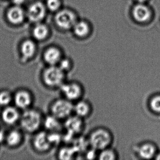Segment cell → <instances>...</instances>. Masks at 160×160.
Wrapping results in <instances>:
<instances>
[{"instance_id": "f546056e", "label": "cell", "mask_w": 160, "mask_h": 160, "mask_svg": "<svg viewBox=\"0 0 160 160\" xmlns=\"http://www.w3.org/2000/svg\"><path fill=\"white\" fill-rule=\"evenodd\" d=\"M139 3H144V2L147 1V0H137Z\"/></svg>"}, {"instance_id": "5b68a950", "label": "cell", "mask_w": 160, "mask_h": 160, "mask_svg": "<svg viewBox=\"0 0 160 160\" xmlns=\"http://www.w3.org/2000/svg\"><path fill=\"white\" fill-rule=\"evenodd\" d=\"M60 88L64 98L72 102L81 100L84 95V88L81 83L77 81L65 82Z\"/></svg>"}, {"instance_id": "f1b7e54d", "label": "cell", "mask_w": 160, "mask_h": 160, "mask_svg": "<svg viewBox=\"0 0 160 160\" xmlns=\"http://www.w3.org/2000/svg\"><path fill=\"white\" fill-rule=\"evenodd\" d=\"M154 159H155V160H160V151L157 152Z\"/></svg>"}, {"instance_id": "ac0fdd59", "label": "cell", "mask_w": 160, "mask_h": 160, "mask_svg": "<svg viewBox=\"0 0 160 160\" xmlns=\"http://www.w3.org/2000/svg\"><path fill=\"white\" fill-rule=\"evenodd\" d=\"M49 30L46 25L40 23H37L33 28V36L37 41H42L48 36Z\"/></svg>"}, {"instance_id": "83f0119b", "label": "cell", "mask_w": 160, "mask_h": 160, "mask_svg": "<svg viewBox=\"0 0 160 160\" xmlns=\"http://www.w3.org/2000/svg\"><path fill=\"white\" fill-rule=\"evenodd\" d=\"M14 5L21 6L25 2V0H12Z\"/></svg>"}, {"instance_id": "9a60e30c", "label": "cell", "mask_w": 160, "mask_h": 160, "mask_svg": "<svg viewBox=\"0 0 160 160\" xmlns=\"http://www.w3.org/2000/svg\"><path fill=\"white\" fill-rule=\"evenodd\" d=\"M34 148L41 152L48 150L51 146L48 138V134L45 132H38L34 137L33 141Z\"/></svg>"}, {"instance_id": "277c9868", "label": "cell", "mask_w": 160, "mask_h": 160, "mask_svg": "<svg viewBox=\"0 0 160 160\" xmlns=\"http://www.w3.org/2000/svg\"><path fill=\"white\" fill-rule=\"evenodd\" d=\"M73 108L72 102L65 98L58 99L51 105V113L58 119H66L73 113Z\"/></svg>"}, {"instance_id": "cb8c5ba5", "label": "cell", "mask_w": 160, "mask_h": 160, "mask_svg": "<svg viewBox=\"0 0 160 160\" xmlns=\"http://www.w3.org/2000/svg\"><path fill=\"white\" fill-rule=\"evenodd\" d=\"M13 100V97L10 92L7 90L0 92V105L4 107L10 106Z\"/></svg>"}, {"instance_id": "8fae6325", "label": "cell", "mask_w": 160, "mask_h": 160, "mask_svg": "<svg viewBox=\"0 0 160 160\" xmlns=\"http://www.w3.org/2000/svg\"><path fill=\"white\" fill-rule=\"evenodd\" d=\"M132 16L135 20L140 23H144L151 17V12L148 7L144 3H139L132 9Z\"/></svg>"}, {"instance_id": "6da1fadb", "label": "cell", "mask_w": 160, "mask_h": 160, "mask_svg": "<svg viewBox=\"0 0 160 160\" xmlns=\"http://www.w3.org/2000/svg\"><path fill=\"white\" fill-rule=\"evenodd\" d=\"M92 148L98 151L111 147L113 141L111 132L104 127H98L92 131L88 139Z\"/></svg>"}, {"instance_id": "603a6c76", "label": "cell", "mask_w": 160, "mask_h": 160, "mask_svg": "<svg viewBox=\"0 0 160 160\" xmlns=\"http://www.w3.org/2000/svg\"><path fill=\"white\" fill-rule=\"evenodd\" d=\"M148 106L150 109L153 113L160 114V94L152 96L149 100Z\"/></svg>"}, {"instance_id": "8992f818", "label": "cell", "mask_w": 160, "mask_h": 160, "mask_svg": "<svg viewBox=\"0 0 160 160\" xmlns=\"http://www.w3.org/2000/svg\"><path fill=\"white\" fill-rule=\"evenodd\" d=\"M55 22L60 28L70 29L73 28L77 22V18L73 12L65 9L58 12L55 17Z\"/></svg>"}, {"instance_id": "7c38bea8", "label": "cell", "mask_w": 160, "mask_h": 160, "mask_svg": "<svg viewBox=\"0 0 160 160\" xmlns=\"http://www.w3.org/2000/svg\"><path fill=\"white\" fill-rule=\"evenodd\" d=\"M20 117L21 116L17 108L11 106L5 107L2 112V120L9 125H12L16 123L20 120Z\"/></svg>"}, {"instance_id": "7a4b0ae2", "label": "cell", "mask_w": 160, "mask_h": 160, "mask_svg": "<svg viewBox=\"0 0 160 160\" xmlns=\"http://www.w3.org/2000/svg\"><path fill=\"white\" fill-rule=\"evenodd\" d=\"M20 125L28 132H36L41 127L43 121L42 114L36 109H27L20 117Z\"/></svg>"}, {"instance_id": "ffe728a7", "label": "cell", "mask_w": 160, "mask_h": 160, "mask_svg": "<svg viewBox=\"0 0 160 160\" xmlns=\"http://www.w3.org/2000/svg\"><path fill=\"white\" fill-rule=\"evenodd\" d=\"M73 28L75 34L78 37H85L89 33V26L85 21H77Z\"/></svg>"}, {"instance_id": "4fadbf2b", "label": "cell", "mask_w": 160, "mask_h": 160, "mask_svg": "<svg viewBox=\"0 0 160 160\" xmlns=\"http://www.w3.org/2000/svg\"><path fill=\"white\" fill-rule=\"evenodd\" d=\"M25 16L26 14L21 6L14 5L7 12V19L11 24L13 25H18L22 23Z\"/></svg>"}, {"instance_id": "5bb4252c", "label": "cell", "mask_w": 160, "mask_h": 160, "mask_svg": "<svg viewBox=\"0 0 160 160\" xmlns=\"http://www.w3.org/2000/svg\"><path fill=\"white\" fill-rule=\"evenodd\" d=\"M62 59V56L60 50L54 47L48 48L44 54V59L49 66L58 65Z\"/></svg>"}, {"instance_id": "2e32d148", "label": "cell", "mask_w": 160, "mask_h": 160, "mask_svg": "<svg viewBox=\"0 0 160 160\" xmlns=\"http://www.w3.org/2000/svg\"><path fill=\"white\" fill-rule=\"evenodd\" d=\"M65 126L69 131L72 132H80L82 131L84 127L83 119L75 115L74 117H71L66 119Z\"/></svg>"}, {"instance_id": "30bf717a", "label": "cell", "mask_w": 160, "mask_h": 160, "mask_svg": "<svg viewBox=\"0 0 160 160\" xmlns=\"http://www.w3.org/2000/svg\"><path fill=\"white\" fill-rule=\"evenodd\" d=\"M13 100L17 107L20 109H28L32 102L31 94L28 91L21 90L15 94Z\"/></svg>"}, {"instance_id": "d6986e66", "label": "cell", "mask_w": 160, "mask_h": 160, "mask_svg": "<svg viewBox=\"0 0 160 160\" xmlns=\"http://www.w3.org/2000/svg\"><path fill=\"white\" fill-rule=\"evenodd\" d=\"M21 132L18 130H12L5 136L6 143L11 147H15L20 144L22 140Z\"/></svg>"}, {"instance_id": "ba28073f", "label": "cell", "mask_w": 160, "mask_h": 160, "mask_svg": "<svg viewBox=\"0 0 160 160\" xmlns=\"http://www.w3.org/2000/svg\"><path fill=\"white\" fill-rule=\"evenodd\" d=\"M157 151L156 145L150 141H146L138 146L137 149L138 157L143 160L154 159Z\"/></svg>"}, {"instance_id": "44dd1931", "label": "cell", "mask_w": 160, "mask_h": 160, "mask_svg": "<svg viewBox=\"0 0 160 160\" xmlns=\"http://www.w3.org/2000/svg\"><path fill=\"white\" fill-rule=\"evenodd\" d=\"M118 157V155L116 150L110 147L99 151L97 159L100 160H116Z\"/></svg>"}, {"instance_id": "484cf974", "label": "cell", "mask_w": 160, "mask_h": 160, "mask_svg": "<svg viewBox=\"0 0 160 160\" xmlns=\"http://www.w3.org/2000/svg\"><path fill=\"white\" fill-rule=\"evenodd\" d=\"M58 66L66 74L72 70V62L69 59L62 58L59 63Z\"/></svg>"}, {"instance_id": "9c48e42d", "label": "cell", "mask_w": 160, "mask_h": 160, "mask_svg": "<svg viewBox=\"0 0 160 160\" xmlns=\"http://www.w3.org/2000/svg\"><path fill=\"white\" fill-rule=\"evenodd\" d=\"M92 111V106L87 100L81 99L74 104L73 113L83 119L88 118L91 115Z\"/></svg>"}, {"instance_id": "52a82bcc", "label": "cell", "mask_w": 160, "mask_h": 160, "mask_svg": "<svg viewBox=\"0 0 160 160\" xmlns=\"http://www.w3.org/2000/svg\"><path fill=\"white\" fill-rule=\"evenodd\" d=\"M47 12L46 5L41 2L32 3L28 8L27 17L29 20L34 23H40L45 17Z\"/></svg>"}, {"instance_id": "d4e9b609", "label": "cell", "mask_w": 160, "mask_h": 160, "mask_svg": "<svg viewBox=\"0 0 160 160\" xmlns=\"http://www.w3.org/2000/svg\"><path fill=\"white\" fill-rule=\"evenodd\" d=\"M61 3L60 0H47V9L52 12L58 11L60 8Z\"/></svg>"}, {"instance_id": "4316f807", "label": "cell", "mask_w": 160, "mask_h": 160, "mask_svg": "<svg viewBox=\"0 0 160 160\" xmlns=\"http://www.w3.org/2000/svg\"><path fill=\"white\" fill-rule=\"evenodd\" d=\"M73 152L70 148H63L61 150L59 153V156L61 159H71L72 156Z\"/></svg>"}, {"instance_id": "e0dca14e", "label": "cell", "mask_w": 160, "mask_h": 160, "mask_svg": "<svg viewBox=\"0 0 160 160\" xmlns=\"http://www.w3.org/2000/svg\"><path fill=\"white\" fill-rule=\"evenodd\" d=\"M36 45L32 40L24 41L21 47V51L24 59H29L33 57L36 52Z\"/></svg>"}, {"instance_id": "3957f363", "label": "cell", "mask_w": 160, "mask_h": 160, "mask_svg": "<svg viewBox=\"0 0 160 160\" xmlns=\"http://www.w3.org/2000/svg\"><path fill=\"white\" fill-rule=\"evenodd\" d=\"M42 77L46 85L60 88L65 82L66 73L58 65H53L48 66L44 71Z\"/></svg>"}, {"instance_id": "7402d4cb", "label": "cell", "mask_w": 160, "mask_h": 160, "mask_svg": "<svg viewBox=\"0 0 160 160\" xmlns=\"http://www.w3.org/2000/svg\"><path fill=\"white\" fill-rule=\"evenodd\" d=\"M44 125L48 130L53 132H58L61 128L59 119L53 115L46 118L44 120Z\"/></svg>"}]
</instances>
